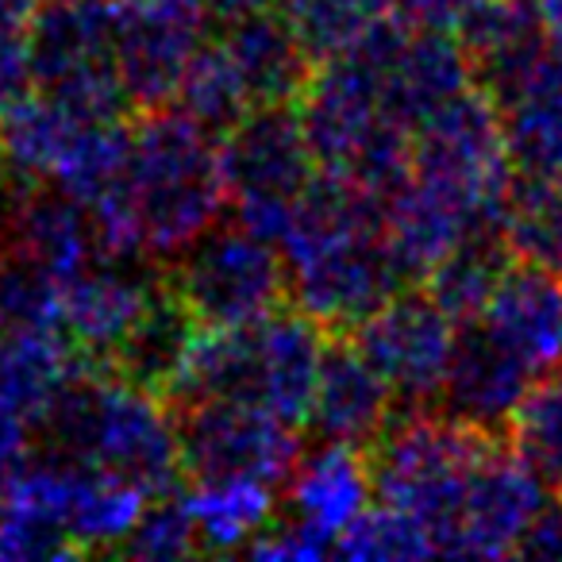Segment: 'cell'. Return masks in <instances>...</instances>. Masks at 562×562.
I'll use <instances>...</instances> for the list:
<instances>
[{"instance_id": "34", "label": "cell", "mask_w": 562, "mask_h": 562, "mask_svg": "<svg viewBox=\"0 0 562 562\" xmlns=\"http://www.w3.org/2000/svg\"><path fill=\"white\" fill-rule=\"evenodd\" d=\"M336 554L359 562H401V559H428L436 554L431 536L405 516L401 508H367L362 516H355L336 539Z\"/></svg>"}, {"instance_id": "43", "label": "cell", "mask_w": 562, "mask_h": 562, "mask_svg": "<svg viewBox=\"0 0 562 562\" xmlns=\"http://www.w3.org/2000/svg\"><path fill=\"white\" fill-rule=\"evenodd\" d=\"M9 266V239H4V220H0V273Z\"/></svg>"}, {"instance_id": "38", "label": "cell", "mask_w": 562, "mask_h": 562, "mask_svg": "<svg viewBox=\"0 0 562 562\" xmlns=\"http://www.w3.org/2000/svg\"><path fill=\"white\" fill-rule=\"evenodd\" d=\"M27 93H35L32 70V32L0 35V116L20 104Z\"/></svg>"}, {"instance_id": "14", "label": "cell", "mask_w": 562, "mask_h": 562, "mask_svg": "<svg viewBox=\"0 0 562 562\" xmlns=\"http://www.w3.org/2000/svg\"><path fill=\"white\" fill-rule=\"evenodd\" d=\"M547 501V477L516 447L485 443L462 493L454 559H508Z\"/></svg>"}, {"instance_id": "16", "label": "cell", "mask_w": 562, "mask_h": 562, "mask_svg": "<svg viewBox=\"0 0 562 562\" xmlns=\"http://www.w3.org/2000/svg\"><path fill=\"white\" fill-rule=\"evenodd\" d=\"M86 355L78 351L63 328H0V431L35 439L47 428L66 385L86 370Z\"/></svg>"}, {"instance_id": "18", "label": "cell", "mask_w": 562, "mask_h": 562, "mask_svg": "<svg viewBox=\"0 0 562 562\" xmlns=\"http://www.w3.org/2000/svg\"><path fill=\"white\" fill-rule=\"evenodd\" d=\"M470 324L497 339L536 378L551 374L562 367V278L528 262H508Z\"/></svg>"}, {"instance_id": "7", "label": "cell", "mask_w": 562, "mask_h": 562, "mask_svg": "<svg viewBox=\"0 0 562 562\" xmlns=\"http://www.w3.org/2000/svg\"><path fill=\"white\" fill-rule=\"evenodd\" d=\"M408 173L454 201L477 232L501 235L508 193L516 186V166L508 158L505 120L490 89L470 86L447 109L424 120L413 135Z\"/></svg>"}, {"instance_id": "41", "label": "cell", "mask_w": 562, "mask_h": 562, "mask_svg": "<svg viewBox=\"0 0 562 562\" xmlns=\"http://www.w3.org/2000/svg\"><path fill=\"white\" fill-rule=\"evenodd\" d=\"M43 0H0V35L32 32V20Z\"/></svg>"}, {"instance_id": "25", "label": "cell", "mask_w": 562, "mask_h": 562, "mask_svg": "<svg viewBox=\"0 0 562 562\" xmlns=\"http://www.w3.org/2000/svg\"><path fill=\"white\" fill-rule=\"evenodd\" d=\"M196 336H201V324L181 305L178 293L170 285H162L158 297L132 324V331L120 339V347L112 351V359L104 367L112 374L127 378V382L143 385V390L170 397L181 370H186V359L193 351Z\"/></svg>"}, {"instance_id": "4", "label": "cell", "mask_w": 562, "mask_h": 562, "mask_svg": "<svg viewBox=\"0 0 562 562\" xmlns=\"http://www.w3.org/2000/svg\"><path fill=\"white\" fill-rule=\"evenodd\" d=\"M324 351L328 328L301 308H273L243 328H201L170 397L239 401L305 428Z\"/></svg>"}, {"instance_id": "27", "label": "cell", "mask_w": 562, "mask_h": 562, "mask_svg": "<svg viewBox=\"0 0 562 562\" xmlns=\"http://www.w3.org/2000/svg\"><path fill=\"white\" fill-rule=\"evenodd\" d=\"M89 116H78L66 104L50 101L43 93H27L20 104H12L0 116V166L4 178L16 181H47L66 162L81 124Z\"/></svg>"}, {"instance_id": "3", "label": "cell", "mask_w": 562, "mask_h": 562, "mask_svg": "<svg viewBox=\"0 0 562 562\" xmlns=\"http://www.w3.org/2000/svg\"><path fill=\"white\" fill-rule=\"evenodd\" d=\"M385 20L351 50L324 58L297 97V116L321 173L355 181L378 196L405 178L413 155V132L393 120L382 89Z\"/></svg>"}, {"instance_id": "15", "label": "cell", "mask_w": 562, "mask_h": 562, "mask_svg": "<svg viewBox=\"0 0 562 562\" xmlns=\"http://www.w3.org/2000/svg\"><path fill=\"white\" fill-rule=\"evenodd\" d=\"M0 220L16 262L47 273L55 285L101 258L97 227L70 193L47 181L4 178L0 186Z\"/></svg>"}, {"instance_id": "6", "label": "cell", "mask_w": 562, "mask_h": 562, "mask_svg": "<svg viewBox=\"0 0 562 562\" xmlns=\"http://www.w3.org/2000/svg\"><path fill=\"white\" fill-rule=\"evenodd\" d=\"M493 436L451 416H408L393 420L385 436L370 447L374 497L413 516L436 543V554L454 551L462 493L470 467Z\"/></svg>"}, {"instance_id": "11", "label": "cell", "mask_w": 562, "mask_h": 562, "mask_svg": "<svg viewBox=\"0 0 562 562\" xmlns=\"http://www.w3.org/2000/svg\"><path fill=\"white\" fill-rule=\"evenodd\" d=\"M209 24L204 0H112V50L132 109L155 112L178 101Z\"/></svg>"}, {"instance_id": "17", "label": "cell", "mask_w": 562, "mask_h": 562, "mask_svg": "<svg viewBox=\"0 0 562 562\" xmlns=\"http://www.w3.org/2000/svg\"><path fill=\"white\" fill-rule=\"evenodd\" d=\"M158 285L143 262L124 258H97L86 270H78L70 281L58 285L63 297V331L78 344V351L89 362L104 367L120 339L132 331V324L143 316V308L158 297Z\"/></svg>"}, {"instance_id": "8", "label": "cell", "mask_w": 562, "mask_h": 562, "mask_svg": "<svg viewBox=\"0 0 562 562\" xmlns=\"http://www.w3.org/2000/svg\"><path fill=\"white\" fill-rule=\"evenodd\" d=\"M220 170L235 224L278 243L316 181V155L301 127L297 104L250 109L220 135Z\"/></svg>"}, {"instance_id": "32", "label": "cell", "mask_w": 562, "mask_h": 562, "mask_svg": "<svg viewBox=\"0 0 562 562\" xmlns=\"http://www.w3.org/2000/svg\"><path fill=\"white\" fill-rule=\"evenodd\" d=\"M178 109L189 112L196 124H204L216 135H224L227 127H235L255 109L239 70H235V63L227 58V50L220 47V40L204 43L201 55H196L193 66L186 70V81H181V89H178Z\"/></svg>"}, {"instance_id": "10", "label": "cell", "mask_w": 562, "mask_h": 562, "mask_svg": "<svg viewBox=\"0 0 562 562\" xmlns=\"http://www.w3.org/2000/svg\"><path fill=\"white\" fill-rule=\"evenodd\" d=\"M35 93L89 120H120L127 104L112 50V0H43L32 20Z\"/></svg>"}, {"instance_id": "24", "label": "cell", "mask_w": 562, "mask_h": 562, "mask_svg": "<svg viewBox=\"0 0 562 562\" xmlns=\"http://www.w3.org/2000/svg\"><path fill=\"white\" fill-rule=\"evenodd\" d=\"M220 47L239 70L243 86L255 109L266 104H297L301 89L308 81V50L301 47L297 32L285 24L281 12H250V16L227 20Z\"/></svg>"}, {"instance_id": "26", "label": "cell", "mask_w": 562, "mask_h": 562, "mask_svg": "<svg viewBox=\"0 0 562 562\" xmlns=\"http://www.w3.org/2000/svg\"><path fill=\"white\" fill-rule=\"evenodd\" d=\"M454 35L490 93L505 89L551 47L531 0H482Z\"/></svg>"}, {"instance_id": "20", "label": "cell", "mask_w": 562, "mask_h": 562, "mask_svg": "<svg viewBox=\"0 0 562 562\" xmlns=\"http://www.w3.org/2000/svg\"><path fill=\"white\" fill-rule=\"evenodd\" d=\"M397 393L382 378V370L367 359L355 344H328L316 378L308 424L321 439L347 447H370L385 436L393 424Z\"/></svg>"}, {"instance_id": "42", "label": "cell", "mask_w": 562, "mask_h": 562, "mask_svg": "<svg viewBox=\"0 0 562 562\" xmlns=\"http://www.w3.org/2000/svg\"><path fill=\"white\" fill-rule=\"evenodd\" d=\"M278 0H204V9L212 12V20H239V16H250V12H266L273 9Z\"/></svg>"}, {"instance_id": "29", "label": "cell", "mask_w": 562, "mask_h": 562, "mask_svg": "<svg viewBox=\"0 0 562 562\" xmlns=\"http://www.w3.org/2000/svg\"><path fill=\"white\" fill-rule=\"evenodd\" d=\"M501 239L516 262L562 278V178H520L508 193Z\"/></svg>"}, {"instance_id": "22", "label": "cell", "mask_w": 562, "mask_h": 562, "mask_svg": "<svg viewBox=\"0 0 562 562\" xmlns=\"http://www.w3.org/2000/svg\"><path fill=\"white\" fill-rule=\"evenodd\" d=\"M385 235H390L401 273L408 281H420L451 250H459L467 239H477L485 232H477V224L454 201H447L443 193L424 186L420 178L405 173L385 193Z\"/></svg>"}, {"instance_id": "21", "label": "cell", "mask_w": 562, "mask_h": 562, "mask_svg": "<svg viewBox=\"0 0 562 562\" xmlns=\"http://www.w3.org/2000/svg\"><path fill=\"white\" fill-rule=\"evenodd\" d=\"M505 143L520 178H562V50L547 47L497 89Z\"/></svg>"}, {"instance_id": "33", "label": "cell", "mask_w": 562, "mask_h": 562, "mask_svg": "<svg viewBox=\"0 0 562 562\" xmlns=\"http://www.w3.org/2000/svg\"><path fill=\"white\" fill-rule=\"evenodd\" d=\"M513 447L547 477H562V370L536 378L531 390L524 393L513 424H508Z\"/></svg>"}, {"instance_id": "31", "label": "cell", "mask_w": 562, "mask_h": 562, "mask_svg": "<svg viewBox=\"0 0 562 562\" xmlns=\"http://www.w3.org/2000/svg\"><path fill=\"white\" fill-rule=\"evenodd\" d=\"M285 24L297 32L313 63L351 50L370 27L393 12V0H278Z\"/></svg>"}, {"instance_id": "2", "label": "cell", "mask_w": 562, "mask_h": 562, "mask_svg": "<svg viewBox=\"0 0 562 562\" xmlns=\"http://www.w3.org/2000/svg\"><path fill=\"white\" fill-rule=\"evenodd\" d=\"M278 250L293 305L331 331H351L408 281L385 235V196L331 173H316Z\"/></svg>"}, {"instance_id": "37", "label": "cell", "mask_w": 562, "mask_h": 562, "mask_svg": "<svg viewBox=\"0 0 562 562\" xmlns=\"http://www.w3.org/2000/svg\"><path fill=\"white\" fill-rule=\"evenodd\" d=\"M255 559H278V562H313L336 554V539H328L324 531L308 528L301 520H273L255 543L247 547Z\"/></svg>"}, {"instance_id": "35", "label": "cell", "mask_w": 562, "mask_h": 562, "mask_svg": "<svg viewBox=\"0 0 562 562\" xmlns=\"http://www.w3.org/2000/svg\"><path fill=\"white\" fill-rule=\"evenodd\" d=\"M116 551L127 554V559H147V562L186 559V554L201 551L186 501L170 497V493L150 497L147 508H143V516L135 520V528L127 531V539L116 547Z\"/></svg>"}, {"instance_id": "28", "label": "cell", "mask_w": 562, "mask_h": 562, "mask_svg": "<svg viewBox=\"0 0 562 562\" xmlns=\"http://www.w3.org/2000/svg\"><path fill=\"white\" fill-rule=\"evenodd\" d=\"M181 501L204 551H243L270 528L278 513L273 485L258 477H204Z\"/></svg>"}, {"instance_id": "5", "label": "cell", "mask_w": 562, "mask_h": 562, "mask_svg": "<svg viewBox=\"0 0 562 562\" xmlns=\"http://www.w3.org/2000/svg\"><path fill=\"white\" fill-rule=\"evenodd\" d=\"M50 451L139 485L147 497L173 493L181 467L178 416L150 393L109 367L89 362L58 397L47 428Z\"/></svg>"}, {"instance_id": "44", "label": "cell", "mask_w": 562, "mask_h": 562, "mask_svg": "<svg viewBox=\"0 0 562 562\" xmlns=\"http://www.w3.org/2000/svg\"><path fill=\"white\" fill-rule=\"evenodd\" d=\"M554 485H559V501H562V477H559V482H554Z\"/></svg>"}, {"instance_id": "19", "label": "cell", "mask_w": 562, "mask_h": 562, "mask_svg": "<svg viewBox=\"0 0 562 562\" xmlns=\"http://www.w3.org/2000/svg\"><path fill=\"white\" fill-rule=\"evenodd\" d=\"M531 382L536 374L524 362H516L497 339L485 336L477 324H462L439 401L451 420L497 436L513 424Z\"/></svg>"}, {"instance_id": "12", "label": "cell", "mask_w": 562, "mask_h": 562, "mask_svg": "<svg viewBox=\"0 0 562 562\" xmlns=\"http://www.w3.org/2000/svg\"><path fill=\"white\" fill-rule=\"evenodd\" d=\"M178 431L181 467L196 482L258 477L281 485L305 454L297 424L239 401H193L178 416Z\"/></svg>"}, {"instance_id": "39", "label": "cell", "mask_w": 562, "mask_h": 562, "mask_svg": "<svg viewBox=\"0 0 562 562\" xmlns=\"http://www.w3.org/2000/svg\"><path fill=\"white\" fill-rule=\"evenodd\" d=\"M477 4H482V0H393V12H397L408 27L454 35L462 27V20H467Z\"/></svg>"}, {"instance_id": "36", "label": "cell", "mask_w": 562, "mask_h": 562, "mask_svg": "<svg viewBox=\"0 0 562 562\" xmlns=\"http://www.w3.org/2000/svg\"><path fill=\"white\" fill-rule=\"evenodd\" d=\"M70 554H78V547L66 539L63 528L0 508V562H47L70 559Z\"/></svg>"}, {"instance_id": "23", "label": "cell", "mask_w": 562, "mask_h": 562, "mask_svg": "<svg viewBox=\"0 0 562 562\" xmlns=\"http://www.w3.org/2000/svg\"><path fill=\"white\" fill-rule=\"evenodd\" d=\"M290 485V516L308 528L339 539V531L362 516L374 497V467L362 454V447L328 443L324 439L316 451L301 454Z\"/></svg>"}, {"instance_id": "40", "label": "cell", "mask_w": 562, "mask_h": 562, "mask_svg": "<svg viewBox=\"0 0 562 562\" xmlns=\"http://www.w3.org/2000/svg\"><path fill=\"white\" fill-rule=\"evenodd\" d=\"M516 554H524V559H562V501L559 505H547L531 520Z\"/></svg>"}, {"instance_id": "13", "label": "cell", "mask_w": 562, "mask_h": 562, "mask_svg": "<svg viewBox=\"0 0 562 562\" xmlns=\"http://www.w3.org/2000/svg\"><path fill=\"white\" fill-rule=\"evenodd\" d=\"M351 344L382 370L393 393L413 405L439 397L443 378L451 370L459 324L424 293H393L367 321L351 328Z\"/></svg>"}, {"instance_id": "1", "label": "cell", "mask_w": 562, "mask_h": 562, "mask_svg": "<svg viewBox=\"0 0 562 562\" xmlns=\"http://www.w3.org/2000/svg\"><path fill=\"white\" fill-rule=\"evenodd\" d=\"M224 204L216 132L166 104L135 124L124 186L97 204L89 220L101 258L155 262L178 258L189 243L216 227Z\"/></svg>"}, {"instance_id": "9", "label": "cell", "mask_w": 562, "mask_h": 562, "mask_svg": "<svg viewBox=\"0 0 562 562\" xmlns=\"http://www.w3.org/2000/svg\"><path fill=\"white\" fill-rule=\"evenodd\" d=\"M170 290L201 328H243L262 321L290 293L278 243L250 227H209L173 258Z\"/></svg>"}, {"instance_id": "30", "label": "cell", "mask_w": 562, "mask_h": 562, "mask_svg": "<svg viewBox=\"0 0 562 562\" xmlns=\"http://www.w3.org/2000/svg\"><path fill=\"white\" fill-rule=\"evenodd\" d=\"M508 250L501 235H477V239H467L459 250L443 258L436 270L424 278V290L428 297L451 316L454 324H470L477 321V313L490 301L493 285L505 273L508 266Z\"/></svg>"}]
</instances>
